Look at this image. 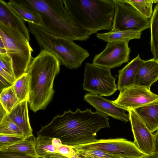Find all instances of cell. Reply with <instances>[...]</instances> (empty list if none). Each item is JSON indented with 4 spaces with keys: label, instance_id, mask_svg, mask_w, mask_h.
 <instances>
[{
    "label": "cell",
    "instance_id": "obj_25",
    "mask_svg": "<svg viewBox=\"0 0 158 158\" xmlns=\"http://www.w3.org/2000/svg\"><path fill=\"white\" fill-rule=\"evenodd\" d=\"M52 138L37 136L36 138L35 148L39 157H43L48 153H58L57 148L52 144Z\"/></svg>",
    "mask_w": 158,
    "mask_h": 158
},
{
    "label": "cell",
    "instance_id": "obj_21",
    "mask_svg": "<svg viewBox=\"0 0 158 158\" xmlns=\"http://www.w3.org/2000/svg\"><path fill=\"white\" fill-rule=\"evenodd\" d=\"M142 32L138 30H128L111 31L103 33H98L96 36L97 38L106 42L118 41H127L133 39H139Z\"/></svg>",
    "mask_w": 158,
    "mask_h": 158
},
{
    "label": "cell",
    "instance_id": "obj_18",
    "mask_svg": "<svg viewBox=\"0 0 158 158\" xmlns=\"http://www.w3.org/2000/svg\"><path fill=\"white\" fill-rule=\"evenodd\" d=\"M7 3L10 8L24 21L43 28L44 24L41 16L36 10L25 6L17 0H10Z\"/></svg>",
    "mask_w": 158,
    "mask_h": 158
},
{
    "label": "cell",
    "instance_id": "obj_43",
    "mask_svg": "<svg viewBox=\"0 0 158 158\" xmlns=\"http://www.w3.org/2000/svg\"><path fill=\"white\" fill-rule=\"evenodd\" d=\"M131 158V157H125V158Z\"/></svg>",
    "mask_w": 158,
    "mask_h": 158
},
{
    "label": "cell",
    "instance_id": "obj_40",
    "mask_svg": "<svg viewBox=\"0 0 158 158\" xmlns=\"http://www.w3.org/2000/svg\"><path fill=\"white\" fill-rule=\"evenodd\" d=\"M141 158H158V156L157 154L155 153L154 154L151 155H146Z\"/></svg>",
    "mask_w": 158,
    "mask_h": 158
},
{
    "label": "cell",
    "instance_id": "obj_27",
    "mask_svg": "<svg viewBox=\"0 0 158 158\" xmlns=\"http://www.w3.org/2000/svg\"><path fill=\"white\" fill-rule=\"evenodd\" d=\"M126 0L144 17L148 19L152 17L153 13V0Z\"/></svg>",
    "mask_w": 158,
    "mask_h": 158
},
{
    "label": "cell",
    "instance_id": "obj_22",
    "mask_svg": "<svg viewBox=\"0 0 158 158\" xmlns=\"http://www.w3.org/2000/svg\"><path fill=\"white\" fill-rule=\"evenodd\" d=\"M151 31V50L153 59L158 60V4L155 6L149 20Z\"/></svg>",
    "mask_w": 158,
    "mask_h": 158
},
{
    "label": "cell",
    "instance_id": "obj_9",
    "mask_svg": "<svg viewBox=\"0 0 158 158\" xmlns=\"http://www.w3.org/2000/svg\"><path fill=\"white\" fill-rule=\"evenodd\" d=\"M112 101L128 111L158 103V95L146 87L134 85L120 90L118 97Z\"/></svg>",
    "mask_w": 158,
    "mask_h": 158
},
{
    "label": "cell",
    "instance_id": "obj_11",
    "mask_svg": "<svg viewBox=\"0 0 158 158\" xmlns=\"http://www.w3.org/2000/svg\"><path fill=\"white\" fill-rule=\"evenodd\" d=\"M129 42H108L104 49L95 56L92 64L110 69L128 61L131 49Z\"/></svg>",
    "mask_w": 158,
    "mask_h": 158
},
{
    "label": "cell",
    "instance_id": "obj_8",
    "mask_svg": "<svg viewBox=\"0 0 158 158\" xmlns=\"http://www.w3.org/2000/svg\"><path fill=\"white\" fill-rule=\"evenodd\" d=\"M115 10L111 31L131 30L142 32L150 28L149 19L142 15L126 0H113Z\"/></svg>",
    "mask_w": 158,
    "mask_h": 158
},
{
    "label": "cell",
    "instance_id": "obj_41",
    "mask_svg": "<svg viewBox=\"0 0 158 158\" xmlns=\"http://www.w3.org/2000/svg\"><path fill=\"white\" fill-rule=\"evenodd\" d=\"M71 158H81L76 153Z\"/></svg>",
    "mask_w": 158,
    "mask_h": 158
},
{
    "label": "cell",
    "instance_id": "obj_35",
    "mask_svg": "<svg viewBox=\"0 0 158 158\" xmlns=\"http://www.w3.org/2000/svg\"><path fill=\"white\" fill-rule=\"evenodd\" d=\"M42 157L44 158H68L60 153L55 152L48 153Z\"/></svg>",
    "mask_w": 158,
    "mask_h": 158
},
{
    "label": "cell",
    "instance_id": "obj_30",
    "mask_svg": "<svg viewBox=\"0 0 158 158\" xmlns=\"http://www.w3.org/2000/svg\"><path fill=\"white\" fill-rule=\"evenodd\" d=\"M0 69L15 77L11 60L7 54L0 55Z\"/></svg>",
    "mask_w": 158,
    "mask_h": 158
},
{
    "label": "cell",
    "instance_id": "obj_36",
    "mask_svg": "<svg viewBox=\"0 0 158 158\" xmlns=\"http://www.w3.org/2000/svg\"><path fill=\"white\" fill-rule=\"evenodd\" d=\"M154 149L155 153H156L158 156V130L154 134Z\"/></svg>",
    "mask_w": 158,
    "mask_h": 158
},
{
    "label": "cell",
    "instance_id": "obj_19",
    "mask_svg": "<svg viewBox=\"0 0 158 158\" xmlns=\"http://www.w3.org/2000/svg\"><path fill=\"white\" fill-rule=\"evenodd\" d=\"M134 110L152 133L158 130V103Z\"/></svg>",
    "mask_w": 158,
    "mask_h": 158
},
{
    "label": "cell",
    "instance_id": "obj_5",
    "mask_svg": "<svg viewBox=\"0 0 158 158\" xmlns=\"http://www.w3.org/2000/svg\"><path fill=\"white\" fill-rule=\"evenodd\" d=\"M29 31L35 38L39 46L55 56L62 64L69 69L81 66L89 56L88 51L66 38L46 31L41 27L27 22Z\"/></svg>",
    "mask_w": 158,
    "mask_h": 158
},
{
    "label": "cell",
    "instance_id": "obj_23",
    "mask_svg": "<svg viewBox=\"0 0 158 158\" xmlns=\"http://www.w3.org/2000/svg\"><path fill=\"white\" fill-rule=\"evenodd\" d=\"M13 87L20 102L28 99L30 89L29 77L27 73L16 79Z\"/></svg>",
    "mask_w": 158,
    "mask_h": 158
},
{
    "label": "cell",
    "instance_id": "obj_3",
    "mask_svg": "<svg viewBox=\"0 0 158 158\" xmlns=\"http://www.w3.org/2000/svg\"><path fill=\"white\" fill-rule=\"evenodd\" d=\"M33 9L41 15L43 28L47 32L73 41L86 40L90 38L88 31L72 19L63 0H17Z\"/></svg>",
    "mask_w": 158,
    "mask_h": 158
},
{
    "label": "cell",
    "instance_id": "obj_6",
    "mask_svg": "<svg viewBox=\"0 0 158 158\" xmlns=\"http://www.w3.org/2000/svg\"><path fill=\"white\" fill-rule=\"evenodd\" d=\"M0 38L5 44L17 79L27 73L31 62L33 49L29 41L22 35L1 23Z\"/></svg>",
    "mask_w": 158,
    "mask_h": 158
},
{
    "label": "cell",
    "instance_id": "obj_16",
    "mask_svg": "<svg viewBox=\"0 0 158 158\" xmlns=\"http://www.w3.org/2000/svg\"><path fill=\"white\" fill-rule=\"evenodd\" d=\"M28 102V100L20 102L8 114L26 138L33 135L29 120Z\"/></svg>",
    "mask_w": 158,
    "mask_h": 158
},
{
    "label": "cell",
    "instance_id": "obj_26",
    "mask_svg": "<svg viewBox=\"0 0 158 158\" xmlns=\"http://www.w3.org/2000/svg\"><path fill=\"white\" fill-rule=\"evenodd\" d=\"M81 158H121L120 156L97 149L73 148Z\"/></svg>",
    "mask_w": 158,
    "mask_h": 158
},
{
    "label": "cell",
    "instance_id": "obj_17",
    "mask_svg": "<svg viewBox=\"0 0 158 158\" xmlns=\"http://www.w3.org/2000/svg\"><path fill=\"white\" fill-rule=\"evenodd\" d=\"M139 55L132 59L118 71V89H121L134 85L136 75L141 65L144 62Z\"/></svg>",
    "mask_w": 158,
    "mask_h": 158
},
{
    "label": "cell",
    "instance_id": "obj_7",
    "mask_svg": "<svg viewBox=\"0 0 158 158\" xmlns=\"http://www.w3.org/2000/svg\"><path fill=\"white\" fill-rule=\"evenodd\" d=\"M84 77L83 89L91 94L108 96L118 89L110 69L86 62Z\"/></svg>",
    "mask_w": 158,
    "mask_h": 158
},
{
    "label": "cell",
    "instance_id": "obj_13",
    "mask_svg": "<svg viewBox=\"0 0 158 158\" xmlns=\"http://www.w3.org/2000/svg\"><path fill=\"white\" fill-rule=\"evenodd\" d=\"M84 99L93 106L96 111L107 116H110L126 123L129 121V114L125 113L126 110L115 104L112 101L90 93L85 94Z\"/></svg>",
    "mask_w": 158,
    "mask_h": 158
},
{
    "label": "cell",
    "instance_id": "obj_39",
    "mask_svg": "<svg viewBox=\"0 0 158 158\" xmlns=\"http://www.w3.org/2000/svg\"><path fill=\"white\" fill-rule=\"evenodd\" d=\"M0 110V121H1L8 114L1 104Z\"/></svg>",
    "mask_w": 158,
    "mask_h": 158
},
{
    "label": "cell",
    "instance_id": "obj_34",
    "mask_svg": "<svg viewBox=\"0 0 158 158\" xmlns=\"http://www.w3.org/2000/svg\"><path fill=\"white\" fill-rule=\"evenodd\" d=\"M0 75L2 76L6 79L11 84L13 85L16 79L15 78L9 74L4 71L0 69Z\"/></svg>",
    "mask_w": 158,
    "mask_h": 158
},
{
    "label": "cell",
    "instance_id": "obj_32",
    "mask_svg": "<svg viewBox=\"0 0 158 158\" xmlns=\"http://www.w3.org/2000/svg\"><path fill=\"white\" fill-rule=\"evenodd\" d=\"M0 158H44L40 157L36 158L25 154L14 153L0 152Z\"/></svg>",
    "mask_w": 158,
    "mask_h": 158
},
{
    "label": "cell",
    "instance_id": "obj_4",
    "mask_svg": "<svg viewBox=\"0 0 158 158\" xmlns=\"http://www.w3.org/2000/svg\"><path fill=\"white\" fill-rule=\"evenodd\" d=\"M73 20L90 35L111 30L115 5L113 0H63Z\"/></svg>",
    "mask_w": 158,
    "mask_h": 158
},
{
    "label": "cell",
    "instance_id": "obj_29",
    "mask_svg": "<svg viewBox=\"0 0 158 158\" xmlns=\"http://www.w3.org/2000/svg\"><path fill=\"white\" fill-rule=\"evenodd\" d=\"M26 138L23 136L0 134V150L13 145Z\"/></svg>",
    "mask_w": 158,
    "mask_h": 158
},
{
    "label": "cell",
    "instance_id": "obj_10",
    "mask_svg": "<svg viewBox=\"0 0 158 158\" xmlns=\"http://www.w3.org/2000/svg\"><path fill=\"white\" fill-rule=\"evenodd\" d=\"M72 147L74 148L100 150L118 156L121 158H141L146 155L137 148L134 142L123 138L97 139L89 144Z\"/></svg>",
    "mask_w": 158,
    "mask_h": 158
},
{
    "label": "cell",
    "instance_id": "obj_20",
    "mask_svg": "<svg viewBox=\"0 0 158 158\" xmlns=\"http://www.w3.org/2000/svg\"><path fill=\"white\" fill-rule=\"evenodd\" d=\"M36 138L34 135L10 147L0 150L1 152H14L38 158L36 150Z\"/></svg>",
    "mask_w": 158,
    "mask_h": 158
},
{
    "label": "cell",
    "instance_id": "obj_24",
    "mask_svg": "<svg viewBox=\"0 0 158 158\" xmlns=\"http://www.w3.org/2000/svg\"><path fill=\"white\" fill-rule=\"evenodd\" d=\"M0 101V104L8 114L20 102L16 95L13 86L1 91Z\"/></svg>",
    "mask_w": 158,
    "mask_h": 158
},
{
    "label": "cell",
    "instance_id": "obj_15",
    "mask_svg": "<svg viewBox=\"0 0 158 158\" xmlns=\"http://www.w3.org/2000/svg\"><path fill=\"white\" fill-rule=\"evenodd\" d=\"M158 80V60L153 58L144 60L139 68L135 77L134 85L149 89Z\"/></svg>",
    "mask_w": 158,
    "mask_h": 158
},
{
    "label": "cell",
    "instance_id": "obj_33",
    "mask_svg": "<svg viewBox=\"0 0 158 158\" xmlns=\"http://www.w3.org/2000/svg\"><path fill=\"white\" fill-rule=\"evenodd\" d=\"M0 81L1 92L3 89L11 87L13 85V84L1 75H0Z\"/></svg>",
    "mask_w": 158,
    "mask_h": 158
},
{
    "label": "cell",
    "instance_id": "obj_14",
    "mask_svg": "<svg viewBox=\"0 0 158 158\" xmlns=\"http://www.w3.org/2000/svg\"><path fill=\"white\" fill-rule=\"evenodd\" d=\"M0 23L19 32L30 40L29 30L24 21L10 8L7 2L3 0H0Z\"/></svg>",
    "mask_w": 158,
    "mask_h": 158
},
{
    "label": "cell",
    "instance_id": "obj_12",
    "mask_svg": "<svg viewBox=\"0 0 158 158\" xmlns=\"http://www.w3.org/2000/svg\"><path fill=\"white\" fill-rule=\"evenodd\" d=\"M127 111L135 146L146 155L154 154V134L150 131L134 110Z\"/></svg>",
    "mask_w": 158,
    "mask_h": 158
},
{
    "label": "cell",
    "instance_id": "obj_2",
    "mask_svg": "<svg viewBox=\"0 0 158 158\" xmlns=\"http://www.w3.org/2000/svg\"><path fill=\"white\" fill-rule=\"evenodd\" d=\"M60 63L55 56L43 49L31 62L27 72L30 83L28 102L35 113L45 109L51 101L55 92L53 82L60 72Z\"/></svg>",
    "mask_w": 158,
    "mask_h": 158
},
{
    "label": "cell",
    "instance_id": "obj_28",
    "mask_svg": "<svg viewBox=\"0 0 158 158\" xmlns=\"http://www.w3.org/2000/svg\"><path fill=\"white\" fill-rule=\"evenodd\" d=\"M0 134L24 136L22 131L8 114L0 121Z\"/></svg>",
    "mask_w": 158,
    "mask_h": 158
},
{
    "label": "cell",
    "instance_id": "obj_38",
    "mask_svg": "<svg viewBox=\"0 0 158 158\" xmlns=\"http://www.w3.org/2000/svg\"><path fill=\"white\" fill-rule=\"evenodd\" d=\"M52 145L57 148L60 147L62 144L61 140L57 138H52Z\"/></svg>",
    "mask_w": 158,
    "mask_h": 158
},
{
    "label": "cell",
    "instance_id": "obj_1",
    "mask_svg": "<svg viewBox=\"0 0 158 158\" xmlns=\"http://www.w3.org/2000/svg\"><path fill=\"white\" fill-rule=\"evenodd\" d=\"M107 117L91 109H77L74 112L69 110L54 117L36 133L37 136L59 139L62 144L71 146L86 144L97 140V134L100 129L110 127Z\"/></svg>",
    "mask_w": 158,
    "mask_h": 158
},
{
    "label": "cell",
    "instance_id": "obj_31",
    "mask_svg": "<svg viewBox=\"0 0 158 158\" xmlns=\"http://www.w3.org/2000/svg\"><path fill=\"white\" fill-rule=\"evenodd\" d=\"M57 151L58 153L68 158H71L76 153L72 146L63 144L57 148Z\"/></svg>",
    "mask_w": 158,
    "mask_h": 158
},
{
    "label": "cell",
    "instance_id": "obj_37",
    "mask_svg": "<svg viewBox=\"0 0 158 158\" xmlns=\"http://www.w3.org/2000/svg\"><path fill=\"white\" fill-rule=\"evenodd\" d=\"M6 54L7 53L5 44L2 39L0 38V55Z\"/></svg>",
    "mask_w": 158,
    "mask_h": 158
},
{
    "label": "cell",
    "instance_id": "obj_42",
    "mask_svg": "<svg viewBox=\"0 0 158 158\" xmlns=\"http://www.w3.org/2000/svg\"><path fill=\"white\" fill-rule=\"evenodd\" d=\"M153 3H157L158 4V0H153Z\"/></svg>",
    "mask_w": 158,
    "mask_h": 158
}]
</instances>
